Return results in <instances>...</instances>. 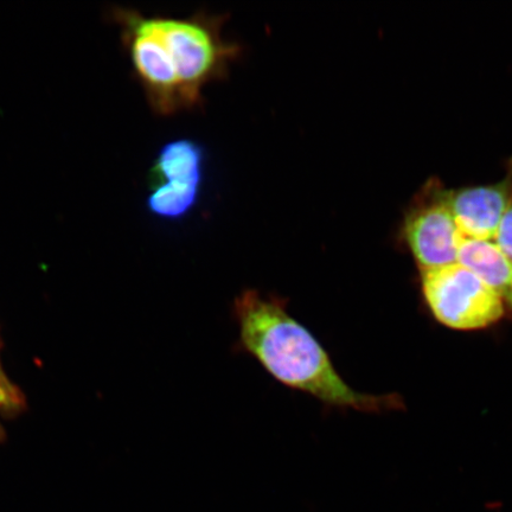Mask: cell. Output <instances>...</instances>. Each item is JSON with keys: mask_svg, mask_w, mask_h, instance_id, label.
<instances>
[{"mask_svg": "<svg viewBox=\"0 0 512 512\" xmlns=\"http://www.w3.org/2000/svg\"><path fill=\"white\" fill-rule=\"evenodd\" d=\"M458 264L475 273L512 310V261L495 241L460 238Z\"/></svg>", "mask_w": 512, "mask_h": 512, "instance_id": "cell-8", "label": "cell"}, {"mask_svg": "<svg viewBox=\"0 0 512 512\" xmlns=\"http://www.w3.org/2000/svg\"><path fill=\"white\" fill-rule=\"evenodd\" d=\"M396 240L413 256L420 273L457 264L460 236L448 188L438 176L428 178L408 202Z\"/></svg>", "mask_w": 512, "mask_h": 512, "instance_id": "cell-3", "label": "cell"}, {"mask_svg": "<svg viewBox=\"0 0 512 512\" xmlns=\"http://www.w3.org/2000/svg\"><path fill=\"white\" fill-rule=\"evenodd\" d=\"M497 246L512 261V194L496 234Z\"/></svg>", "mask_w": 512, "mask_h": 512, "instance_id": "cell-10", "label": "cell"}, {"mask_svg": "<svg viewBox=\"0 0 512 512\" xmlns=\"http://www.w3.org/2000/svg\"><path fill=\"white\" fill-rule=\"evenodd\" d=\"M421 285L432 315L447 328L480 330L504 316L498 294L458 262L421 273Z\"/></svg>", "mask_w": 512, "mask_h": 512, "instance_id": "cell-4", "label": "cell"}, {"mask_svg": "<svg viewBox=\"0 0 512 512\" xmlns=\"http://www.w3.org/2000/svg\"><path fill=\"white\" fill-rule=\"evenodd\" d=\"M206 152L200 143L178 139L165 144L151 170L152 185L201 194L204 182Z\"/></svg>", "mask_w": 512, "mask_h": 512, "instance_id": "cell-7", "label": "cell"}, {"mask_svg": "<svg viewBox=\"0 0 512 512\" xmlns=\"http://www.w3.org/2000/svg\"><path fill=\"white\" fill-rule=\"evenodd\" d=\"M181 83L188 108L200 105L204 87L226 78L241 54L239 44L224 40L226 17H151Z\"/></svg>", "mask_w": 512, "mask_h": 512, "instance_id": "cell-2", "label": "cell"}, {"mask_svg": "<svg viewBox=\"0 0 512 512\" xmlns=\"http://www.w3.org/2000/svg\"><path fill=\"white\" fill-rule=\"evenodd\" d=\"M2 413V412H0ZM5 438L4 428L2 424H0V441H2Z\"/></svg>", "mask_w": 512, "mask_h": 512, "instance_id": "cell-11", "label": "cell"}, {"mask_svg": "<svg viewBox=\"0 0 512 512\" xmlns=\"http://www.w3.org/2000/svg\"><path fill=\"white\" fill-rule=\"evenodd\" d=\"M497 183L448 189V202L462 239L495 241L512 194V157Z\"/></svg>", "mask_w": 512, "mask_h": 512, "instance_id": "cell-6", "label": "cell"}, {"mask_svg": "<svg viewBox=\"0 0 512 512\" xmlns=\"http://www.w3.org/2000/svg\"><path fill=\"white\" fill-rule=\"evenodd\" d=\"M27 407L21 389L5 374L0 360V412L6 416L18 415Z\"/></svg>", "mask_w": 512, "mask_h": 512, "instance_id": "cell-9", "label": "cell"}, {"mask_svg": "<svg viewBox=\"0 0 512 512\" xmlns=\"http://www.w3.org/2000/svg\"><path fill=\"white\" fill-rule=\"evenodd\" d=\"M120 19L125 25V37L134 72L153 110L162 115L189 110L174 64L160 40L152 18L128 11L123 12Z\"/></svg>", "mask_w": 512, "mask_h": 512, "instance_id": "cell-5", "label": "cell"}, {"mask_svg": "<svg viewBox=\"0 0 512 512\" xmlns=\"http://www.w3.org/2000/svg\"><path fill=\"white\" fill-rule=\"evenodd\" d=\"M238 331L234 351L245 354L284 387L310 396L328 411L382 413L401 407L398 395L357 392L335 367L329 351L288 310L277 293L246 288L232 303Z\"/></svg>", "mask_w": 512, "mask_h": 512, "instance_id": "cell-1", "label": "cell"}]
</instances>
